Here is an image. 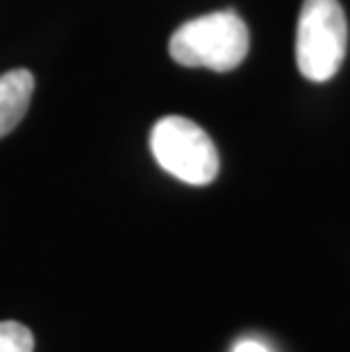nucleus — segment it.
Returning a JSON list of instances; mask_svg holds the SVG:
<instances>
[{"instance_id":"obj_1","label":"nucleus","mask_w":350,"mask_h":352,"mask_svg":"<svg viewBox=\"0 0 350 352\" xmlns=\"http://www.w3.org/2000/svg\"><path fill=\"white\" fill-rule=\"evenodd\" d=\"M248 28L232 10L187 21L168 41L173 62L187 69H212L219 73L237 69L248 55Z\"/></svg>"},{"instance_id":"obj_2","label":"nucleus","mask_w":350,"mask_h":352,"mask_svg":"<svg viewBox=\"0 0 350 352\" xmlns=\"http://www.w3.org/2000/svg\"><path fill=\"white\" fill-rule=\"evenodd\" d=\"M348 48V21L339 0H305L296 30L298 71L311 82L337 76Z\"/></svg>"},{"instance_id":"obj_3","label":"nucleus","mask_w":350,"mask_h":352,"mask_svg":"<svg viewBox=\"0 0 350 352\" xmlns=\"http://www.w3.org/2000/svg\"><path fill=\"white\" fill-rule=\"evenodd\" d=\"M151 151L166 173L187 184L205 186L219 175L221 162L214 141L184 116H164L153 125Z\"/></svg>"},{"instance_id":"obj_4","label":"nucleus","mask_w":350,"mask_h":352,"mask_svg":"<svg viewBox=\"0 0 350 352\" xmlns=\"http://www.w3.org/2000/svg\"><path fill=\"white\" fill-rule=\"evenodd\" d=\"M32 94L34 76L28 69H12L0 76V139L23 121Z\"/></svg>"},{"instance_id":"obj_5","label":"nucleus","mask_w":350,"mask_h":352,"mask_svg":"<svg viewBox=\"0 0 350 352\" xmlns=\"http://www.w3.org/2000/svg\"><path fill=\"white\" fill-rule=\"evenodd\" d=\"M0 352H34L32 332L17 320H0Z\"/></svg>"},{"instance_id":"obj_6","label":"nucleus","mask_w":350,"mask_h":352,"mask_svg":"<svg viewBox=\"0 0 350 352\" xmlns=\"http://www.w3.org/2000/svg\"><path fill=\"white\" fill-rule=\"evenodd\" d=\"M232 352H269L266 350L262 343L259 341H252V339H243V341H239L234 346V350Z\"/></svg>"}]
</instances>
